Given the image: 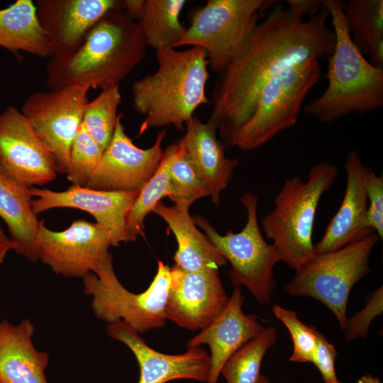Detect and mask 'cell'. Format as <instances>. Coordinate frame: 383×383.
<instances>
[{
    "instance_id": "6da1fadb",
    "label": "cell",
    "mask_w": 383,
    "mask_h": 383,
    "mask_svg": "<svg viewBox=\"0 0 383 383\" xmlns=\"http://www.w3.org/2000/svg\"><path fill=\"white\" fill-rule=\"evenodd\" d=\"M278 2L216 79L208 121L216 127L226 147H233L270 79L292 67L329 56L334 50L335 35L327 26L326 9L305 21Z\"/></svg>"
},
{
    "instance_id": "7a4b0ae2",
    "label": "cell",
    "mask_w": 383,
    "mask_h": 383,
    "mask_svg": "<svg viewBox=\"0 0 383 383\" xmlns=\"http://www.w3.org/2000/svg\"><path fill=\"white\" fill-rule=\"evenodd\" d=\"M147 48L139 23L120 6L99 20L73 55L49 60L47 87L80 84L103 91L119 86L144 59Z\"/></svg>"
},
{
    "instance_id": "3957f363",
    "label": "cell",
    "mask_w": 383,
    "mask_h": 383,
    "mask_svg": "<svg viewBox=\"0 0 383 383\" xmlns=\"http://www.w3.org/2000/svg\"><path fill=\"white\" fill-rule=\"evenodd\" d=\"M155 56L156 72L135 80L131 87L133 106L145 116L139 135L170 125L182 131L200 106L211 104L206 94L210 74L203 48H165L157 50Z\"/></svg>"
},
{
    "instance_id": "277c9868",
    "label": "cell",
    "mask_w": 383,
    "mask_h": 383,
    "mask_svg": "<svg viewBox=\"0 0 383 383\" xmlns=\"http://www.w3.org/2000/svg\"><path fill=\"white\" fill-rule=\"evenodd\" d=\"M331 18L335 46L326 75L328 86L304 108L321 123L351 113L365 115L383 106V69L373 66L354 45L343 11L342 0H322Z\"/></svg>"
},
{
    "instance_id": "5b68a950",
    "label": "cell",
    "mask_w": 383,
    "mask_h": 383,
    "mask_svg": "<svg viewBox=\"0 0 383 383\" xmlns=\"http://www.w3.org/2000/svg\"><path fill=\"white\" fill-rule=\"evenodd\" d=\"M337 174L336 165L321 162L310 168L306 182L298 176L287 179L274 199V209L261 220L265 235L273 241L279 260L294 271L313 255L318 205Z\"/></svg>"
},
{
    "instance_id": "8992f818",
    "label": "cell",
    "mask_w": 383,
    "mask_h": 383,
    "mask_svg": "<svg viewBox=\"0 0 383 383\" xmlns=\"http://www.w3.org/2000/svg\"><path fill=\"white\" fill-rule=\"evenodd\" d=\"M379 240L378 235L371 231L337 250L313 254L284 285L285 292L320 301L343 330L350 291L370 272V257Z\"/></svg>"
},
{
    "instance_id": "52a82bcc",
    "label": "cell",
    "mask_w": 383,
    "mask_h": 383,
    "mask_svg": "<svg viewBox=\"0 0 383 383\" xmlns=\"http://www.w3.org/2000/svg\"><path fill=\"white\" fill-rule=\"evenodd\" d=\"M277 0H209L190 10L189 26L177 47L203 48L209 67L223 72L246 45L261 14Z\"/></svg>"
},
{
    "instance_id": "ba28073f",
    "label": "cell",
    "mask_w": 383,
    "mask_h": 383,
    "mask_svg": "<svg viewBox=\"0 0 383 383\" xmlns=\"http://www.w3.org/2000/svg\"><path fill=\"white\" fill-rule=\"evenodd\" d=\"M170 272L171 267L157 261V272L147 289L132 293L116 277L111 256L95 273L82 278L83 290L91 298V307L97 318L106 323L121 321L140 334L166 324Z\"/></svg>"
},
{
    "instance_id": "9c48e42d",
    "label": "cell",
    "mask_w": 383,
    "mask_h": 383,
    "mask_svg": "<svg viewBox=\"0 0 383 383\" xmlns=\"http://www.w3.org/2000/svg\"><path fill=\"white\" fill-rule=\"evenodd\" d=\"M247 211L244 228L237 233L221 235L203 216L192 217L209 240L231 265L229 277L233 285L244 286L260 304H268L276 287L274 266L279 262L273 244L267 243L257 221L258 196L251 192L240 198Z\"/></svg>"
},
{
    "instance_id": "30bf717a",
    "label": "cell",
    "mask_w": 383,
    "mask_h": 383,
    "mask_svg": "<svg viewBox=\"0 0 383 383\" xmlns=\"http://www.w3.org/2000/svg\"><path fill=\"white\" fill-rule=\"evenodd\" d=\"M321 76L319 60H314L292 67L270 79L260 91L233 147L241 151L257 149L294 126L306 96Z\"/></svg>"
},
{
    "instance_id": "8fae6325",
    "label": "cell",
    "mask_w": 383,
    "mask_h": 383,
    "mask_svg": "<svg viewBox=\"0 0 383 383\" xmlns=\"http://www.w3.org/2000/svg\"><path fill=\"white\" fill-rule=\"evenodd\" d=\"M91 88L72 84L30 94L21 111L51 154L57 173L67 174L72 143L82 123Z\"/></svg>"
},
{
    "instance_id": "7c38bea8",
    "label": "cell",
    "mask_w": 383,
    "mask_h": 383,
    "mask_svg": "<svg viewBox=\"0 0 383 383\" xmlns=\"http://www.w3.org/2000/svg\"><path fill=\"white\" fill-rule=\"evenodd\" d=\"M109 232L96 223L73 221L65 230L53 231L40 221L36 240L38 260L53 272L68 278L95 273L112 254Z\"/></svg>"
},
{
    "instance_id": "4fadbf2b",
    "label": "cell",
    "mask_w": 383,
    "mask_h": 383,
    "mask_svg": "<svg viewBox=\"0 0 383 383\" xmlns=\"http://www.w3.org/2000/svg\"><path fill=\"white\" fill-rule=\"evenodd\" d=\"M0 173L30 189L53 181L54 160L20 110L8 106L0 113Z\"/></svg>"
},
{
    "instance_id": "5bb4252c",
    "label": "cell",
    "mask_w": 383,
    "mask_h": 383,
    "mask_svg": "<svg viewBox=\"0 0 383 383\" xmlns=\"http://www.w3.org/2000/svg\"><path fill=\"white\" fill-rule=\"evenodd\" d=\"M122 118L120 113L111 140L85 187L107 192L140 190L158 168L166 129L157 133L150 148H140L126 135Z\"/></svg>"
},
{
    "instance_id": "9a60e30c",
    "label": "cell",
    "mask_w": 383,
    "mask_h": 383,
    "mask_svg": "<svg viewBox=\"0 0 383 383\" xmlns=\"http://www.w3.org/2000/svg\"><path fill=\"white\" fill-rule=\"evenodd\" d=\"M228 301L217 269L187 272L171 267L166 316L177 326L202 330L223 311Z\"/></svg>"
},
{
    "instance_id": "2e32d148",
    "label": "cell",
    "mask_w": 383,
    "mask_h": 383,
    "mask_svg": "<svg viewBox=\"0 0 383 383\" xmlns=\"http://www.w3.org/2000/svg\"><path fill=\"white\" fill-rule=\"evenodd\" d=\"M140 190L107 192L72 184L62 192H55L35 187L30 188V204L37 216L55 208H72L88 212L96 223L109 233L111 245L133 241L126 230V216Z\"/></svg>"
},
{
    "instance_id": "e0dca14e",
    "label": "cell",
    "mask_w": 383,
    "mask_h": 383,
    "mask_svg": "<svg viewBox=\"0 0 383 383\" xmlns=\"http://www.w3.org/2000/svg\"><path fill=\"white\" fill-rule=\"evenodd\" d=\"M121 1L38 0L37 15L51 48L50 59L61 60L73 55L99 20L120 7Z\"/></svg>"
},
{
    "instance_id": "ac0fdd59",
    "label": "cell",
    "mask_w": 383,
    "mask_h": 383,
    "mask_svg": "<svg viewBox=\"0 0 383 383\" xmlns=\"http://www.w3.org/2000/svg\"><path fill=\"white\" fill-rule=\"evenodd\" d=\"M106 333L126 345L134 355L140 370L138 383H166L175 379L206 382L210 355L201 346L178 355H168L150 348L145 340L121 321L107 323Z\"/></svg>"
},
{
    "instance_id": "d6986e66",
    "label": "cell",
    "mask_w": 383,
    "mask_h": 383,
    "mask_svg": "<svg viewBox=\"0 0 383 383\" xmlns=\"http://www.w3.org/2000/svg\"><path fill=\"white\" fill-rule=\"evenodd\" d=\"M343 167L346 187L341 204L328 224L321 239L313 245V254L337 250L374 231L366 223L367 209V172L359 153L350 150Z\"/></svg>"
},
{
    "instance_id": "ffe728a7",
    "label": "cell",
    "mask_w": 383,
    "mask_h": 383,
    "mask_svg": "<svg viewBox=\"0 0 383 383\" xmlns=\"http://www.w3.org/2000/svg\"><path fill=\"white\" fill-rule=\"evenodd\" d=\"M244 299L241 289L235 287L223 311L186 343L187 349L202 344L210 348V369L206 383H217L227 360L265 328L255 315L244 313L242 310Z\"/></svg>"
},
{
    "instance_id": "44dd1931",
    "label": "cell",
    "mask_w": 383,
    "mask_h": 383,
    "mask_svg": "<svg viewBox=\"0 0 383 383\" xmlns=\"http://www.w3.org/2000/svg\"><path fill=\"white\" fill-rule=\"evenodd\" d=\"M185 128V134L177 141L204 181L212 202L218 206L239 161L226 157V145L218 139L216 127L208 121L202 122L193 116Z\"/></svg>"
},
{
    "instance_id": "7402d4cb",
    "label": "cell",
    "mask_w": 383,
    "mask_h": 383,
    "mask_svg": "<svg viewBox=\"0 0 383 383\" xmlns=\"http://www.w3.org/2000/svg\"><path fill=\"white\" fill-rule=\"evenodd\" d=\"M34 332L28 318L18 324L0 321L1 383H48L45 372L50 357L34 346Z\"/></svg>"
},
{
    "instance_id": "603a6c76",
    "label": "cell",
    "mask_w": 383,
    "mask_h": 383,
    "mask_svg": "<svg viewBox=\"0 0 383 383\" xmlns=\"http://www.w3.org/2000/svg\"><path fill=\"white\" fill-rule=\"evenodd\" d=\"M189 202L166 206L158 202L152 212L162 218L174 233L177 243L173 260L175 267L187 272L218 269L228 261L206 235L199 231L189 214Z\"/></svg>"
},
{
    "instance_id": "cb8c5ba5",
    "label": "cell",
    "mask_w": 383,
    "mask_h": 383,
    "mask_svg": "<svg viewBox=\"0 0 383 383\" xmlns=\"http://www.w3.org/2000/svg\"><path fill=\"white\" fill-rule=\"evenodd\" d=\"M30 189L0 173V217L16 245L15 252L31 262L38 260L36 240L40 221L31 208Z\"/></svg>"
},
{
    "instance_id": "d4e9b609",
    "label": "cell",
    "mask_w": 383,
    "mask_h": 383,
    "mask_svg": "<svg viewBox=\"0 0 383 383\" xmlns=\"http://www.w3.org/2000/svg\"><path fill=\"white\" fill-rule=\"evenodd\" d=\"M0 47L19 60L21 52L52 57L50 44L32 0H17L0 9Z\"/></svg>"
},
{
    "instance_id": "484cf974",
    "label": "cell",
    "mask_w": 383,
    "mask_h": 383,
    "mask_svg": "<svg viewBox=\"0 0 383 383\" xmlns=\"http://www.w3.org/2000/svg\"><path fill=\"white\" fill-rule=\"evenodd\" d=\"M342 8L354 45L373 66L383 69V1H343Z\"/></svg>"
},
{
    "instance_id": "4316f807",
    "label": "cell",
    "mask_w": 383,
    "mask_h": 383,
    "mask_svg": "<svg viewBox=\"0 0 383 383\" xmlns=\"http://www.w3.org/2000/svg\"><path fill=\"white\" fill-rule=\"evenodd\" d=\"M185 0H144L138 21L148 46L157 50L176 48L187 27L179 20Z\"/></svg>"
},
{
    "instance_id": "83f0119b",
    "label": "cell",
    "mask_w": 383,
    "mask_h": 383,
    "mask_svg": "<svg viewBox=\"0 0 383 383\" xmlns=\"http://www.w3.org/2000/svg\"><path fill=\"white\" fill-rule=\"evenodd\" d=\"M172 155V144L162 151L158 168L149 181L140 189L126 216V230L133 240L141 235L147 215L164 197L172 196L170 181V165Z\"/></svg>"
},
{
    "instance_id": "f1b7e54d",
    "label": "cell",
    "mask_w": 383,
    "mask_h": 383,
    "mask_svg": "<svg viewBox=\"0 0 383 383\" xmlns=\"http://www.w3.org/2000/svg\"><path fill=\"white\" fill-rule=\"evenodd\" d=\"M277 340V330L273 326L243 344L225 362L221 374L227 383H257L262 362L267 350Z\"/></svg>"
},
{
    "instance_id": "f546056e",
    "label": "cell",
    "mask_w": 383,
    "mask_h": 383,
    "mask_svg": "<svg viewBox=\"0 0 383 383\" xmlns=\"http://www.w3.org/2000/svg\"><path fill=\"white\" fill-rule=\"evenodd\" d=\"M121 101L119 86H116L101 91L85 106L82 123L104 150L113 137Z\"/></svg>"
},
{
    "instance_id": "4dcf8cb0",
    "label": "cell",
    "mask_w": 383,
    "mask_h": 383,
    "mask_svg": "<svg viewBox=\"0 0 383 383\" xmlns=\"http://www.w3.org/2000/svg\"><path fill=\"white\" fill-rule=\"evenodd\" d=\"M170 181L172 191L170 199L174 203L189 202L192 204L202 197L210 196L201 176L178 141L172 144Z\"/></svg>"
},
{
    "instance_id": "1f68e13d",
    "label": "cell",
    "mask_w": 383,
    "mask_h": 383,
    "mask_svg": "<svg viewBox=\"0 0 383 383\" xmlns=\"http://www.w3.org/2000/svg\"><path fill=\"white\" fill-rule=\"evenodd\" d=\"M104 151L82 123L72 145L67 179L74 185L85 187Z\"/></svg>"
},
{
    "instance_id": "d6a6232c",
    "label": "cell",
    "mask_w": 383,
    "mask_h": 383,
    "mask_svg": "<svg viewBox=\"0 0 383 383\" xmlns=\"http://www.w3.org/2000/svg\"><path fill=\"white\" fill-rule=\"evenodd\" d=\"M272 312L289 331L293 343V352L289 357L291 362H313L317 344L318 330L302 323L294 311L278 305L272 307Z\"/></svg>"
},
{
    "instance_id": "836d02e7",
    "label": "cell",
    "mask_w": 383,
    "mask_h": 383,
    "mask_svg": "<svg viewBox=\"0 0 383 383\" xmlns=\"http://www.w3.org/2000/svg\"><path fill=\"white\" fill-rule=\"evenodd\" d=\"M383 311L382 285L371 292L367 297L365 306L359 312L348 318L343 331L347 341L357 338L365 339L368 335L369 326L373 319L382 315Z\"/></svg>"
},
{
    "instance_id": "e575fe53",
    "label": "cell",
    "mask_w": 383,
    "mask_h": 383,
    "mask_svg": "<svg viewBox=\"0 0 383 383\" xmlns=\"http://www.w3.org/2000/svg\"><path fill=\"white\" fill-rule=\"evenodd\" d=\"M367 209L366 223L369 228L373 230L383 239V175H377L367 167Z\"/></svg>"
},
{
    "instance_id": "d590c367",
    "label": "cell",
    "mask_w": 383,
    "mask_h": 383,
    "mask_svg": "<svg viewBox=\"0 0 383 383\" xmlns=\"http://www.w3.org/2000/svg\"><path fill=\"white\" fill-rule=\"evenodd\" d=\"M338 355L334 345L318 331L313 364L319 370L324 383H341L336 375L335 361Z\"/></svg>"
},
{
    "instance_id": "8d00e7d4",
    "label": "cell",
    "mask_w": 383,
    "mask_h": 383,
    "mask_svg": "<svg viewBox=\"0 0 383 383\" xmlns=\"http://www.w3.org/2000/svg\"><path fill=\"white\" fill-rule=\"evenodd\" d=\"M287 2L290 10L303 17L305 14L314 16L325 9L322 0H289Z\"/></svg>"
},
{
    "instance_id": "74e56055",
    "label": "cell",
    "mask_w": 383,
    "mask_h": 383,
    "mask_svg": "<svg viewBox=\"0 0 383 383\" xmlns=\"http://www.w3.org/2000/svg\"><path fill=\"white\" fill-rule=\"evenodd\" d=\"M16 245L0 227V266L5 260L7 253L11 250H15Z\"/></svg>"
},
{
    "instance_id": "f35d334b",
    "label": "cell",
    "mask_w": 383,
    "mask_h": 383,
    "mask_svg": "<svg viewBox=\"0 0 383 383\" xmlns=\"http://www.w3.org/2000/svg\"><path fill=\"white\" fill-rule=\"evenodd\" d=\"M360 380L362 383H381L377 377H374L370 374H364Z\"/></svg>"
},
{
    "instance_id": "ab89813d",
    "label": "cell",
    "mask_w": 383,
    "mask_h": 383,
    "mask_svg": "<svg viewBox=\"0 0 383 383\" xmlns=\"http://www.w3.org/2000/svg\"><path fill=\"white\" fill-rule=\"evenodd\" d=\"M257 383H270V382L266 376L261 374Z\"/></svg>"
},
{
    "instance_id": "60d3db41",
    "label": "cell",
    "mask_w": 383,
    "mask_h": 383,
    "mask_svg": "<svg viewBox=\"0 0 383 383\" xmlns=\"http://www.w3.org/2000/svg\"><path fill=\"white\" fill-rule=\"evenodd\" d=\"M357 383H362V382L360 379H359Z\"/></svg>"
},
{
    "instance_id": "b9f144b4",
    "label": "cell",
    "mask_w": 383,
    "mask_h": 383,
    "mask_svg": "<svg viewBox=\"0 0 383 383\" xmlns=\"http://www.w3.org/2000/svg\"><path fill=\"white\" fill-rule=\"evenodd\" d=\"M0 383H1V382H0Z\"/></svg>"
}]
</instances>
